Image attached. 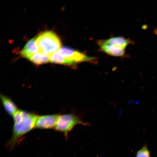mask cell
I'll use <instances>...</instances> for the list:
<instances>
[{
    "label": "cell",
    "mask_w": 157,
    "mask_h": 157,
    "mask_svg": "<svg viewBox=\"0 0 157 157\" xmlns=\"http://www.w3.org/2000/svg\"><path fill=\"white\" fill-rule=\"evenodd\" d=\"M58 53L69 63L70 67L75 69L79 63L88 62L96 64L95 57H90L85 53L68 47H63L58 51Z\"/></svg>",
    "instance_id": "obj_4"
},
{
    "label": "cell",
    "mask_w": 157,
    "mask_h": 157,
    "mask_svg": "<svg viewBox=\"0 0 157 157\" xmlns=\"http://www.w3.org/2000/svg\"><path fill=\"white\" fill-rule=\"evenodd\" d=\"M39 52L36 43V38H33L26 44L20 52L23 57L28 59L34 54Z\"/></svg>",
    "instance_id": "obj_7"
},
{
    "label": "cell",
    "mask_w": 157,
    "mask_h": 157,
    "mask_svg": "<svg viewBox=\"0 0 157 157\" xmlns=\"http://www.w3.org/2000/svg\"><path fill=\"white\" fill-rule=\"evenodd\" d=\"M28 113L22 110H17L13 115L14 123L17 122L26 116Z\"/></svg>",
    "instance_id": "obj_12"
},
{
    "label": "cell",
    "mask_w": 157,
    "mask_h": 157,
    "mask_svg": "<svg viewBox=\"0 0 157 157\" xmlns=\"http://www.w3.org/2000/svg\"><path fill=\"white\" fill-rule=\"evenodd\" d=\"M36 43L39 52L49 56L57 52L62 45L60 38L51 31L40 33L36 38Z\"/></svg>",
    "instance_id": "obj_2"
},
{
    "label": "cell",
    "mask_w": 157,
    "mask_h": 157,
    "mask_svg": "<svg viewBox=\"0 0 157 157\" xmlns=\"http://www.w3.org/2000/svg\"><path fill=\"white\" fill-rule=\"evenodd\" d=\"M78 125L83 126L90 125V123L84 122L78 115L74 113L65 114L60 115L54 129L56 131L63 133L67 140L69 132Z\"/></svg>",
    "instance_id": "obj_3"
},
{
    "label": "cell",
    "mask_w": 157,
    "mask_h": 157,
    "mask_svg": "<svg viewBox=\"0 0 157 157\" xmlns=\"http://www.w3.org/2000/svg\"><path fill=\"white\" fill-rule=\"evenodd\" d=\"M49 56L39 52L33 55L28 59L37 65L46 63L49 61Z\"/></svg>",
    "instance_id": "obj_10"
},
{
    "label": "cell",
    "mask_w": 157,
    "mask_h": 157,
    "mask_svg": "<svg viewBox=\"0 0 157 157\" xmlns=\"http://www.w3.org/2000/svg\"><path fill=\"white\" fill-rule=\"evenodd\" d=\"M1 98L4 108L8 114L13 115L17 110V108L14 103L9 98L3 95Z\"/></svg>",
    "instance_id": "obj_9"
},
{
    "label": "cell",
    "mask_w": 157,
    "mask_h": 157,
    "mask_svg": "<svg viewBox=\"0 0 157 157\" xmlns=\"http://www.w3.org/2000/svg\"><path fill=\"white\" fill-rule=\"evenodd\" d=\"M60 115L55 114L38 116L35 128L41 129L54 128Z\"/></svg>",
    "instance_id": "obj_5"
},
{
    "label": "cell",
    "mask_w": 157,
    "mask_h": 157,
    "mask_svg": "<svg viewBox=\"0 0 157 157\" xmlns=\"http://www.w3.org/2000/svg\"><path fill=\"white\" fill-rule=\"evenodd\" d=\"M154 32L155 34L157 35V28H156L154 30Z\"/></svg>",
    "instance_id": "obj_13"
},
{
    "label": "cell",
    "mask_w": 157,
    "mask_h": 157,
    "mask_svg": "<svg viewBox=\"0 0 157 157\" xmlns=\"http://www.w3.org/2000/svg\"><path fill=\"white\" fill-rule=\"evenodd\" d=\"M136 157H151L150 151L146 145H144L137 151Z\"/></svg>",
    "instance_id": "obj_11"
},
{
    "label": "cell",
    "mask_w": 157,
    "mask_h": 157,
    "mask_svg": "<svg viewBox=\"0 0 157 157\" xmlns=\"http://www.w3.org/2000/svg\"><path fill=\"white\" fill-rule=\"evenodd\" d=\"M98 44L101 50L110 55L117 57H123L125 56V49L113 47L101 42L100 40Z\"/></svg>",
    "instance_id": "obj_8"
},
{
    "label": "cell",
    "mask_w": 157,
    "mask_h": 157,
    "mask_svg": "<svg viewBox=\"0 0 157 157\" xmlns=\"http://www.w3.org/2000/svg\"><path fill=\"white\" fill-rule=\"evenodd\" d=\"M38 116L28 113L21 120L14 123L12 136L7 144L8 149L12 150L24 135L35 128Z\"/></svg>",
    "instance_id": "obj_1"
},
{
    "label": "cell",
    "mask_w": 157,
    "mask_h": 157,
    "mask_svg": "<svg viewBox=\"0 0 157 157\" xmlns=\"http://www.w3.org/2000/svg\"><path fill=\"white\" fill-rule=\"evenodd\" d=\"M100 41L104 44L117 48L125 49L129 44H133V42L128 38L122 36L111 38L105 40Z\"/></svg>",
    "instance_id": "obj_6"
}]
</instances>
